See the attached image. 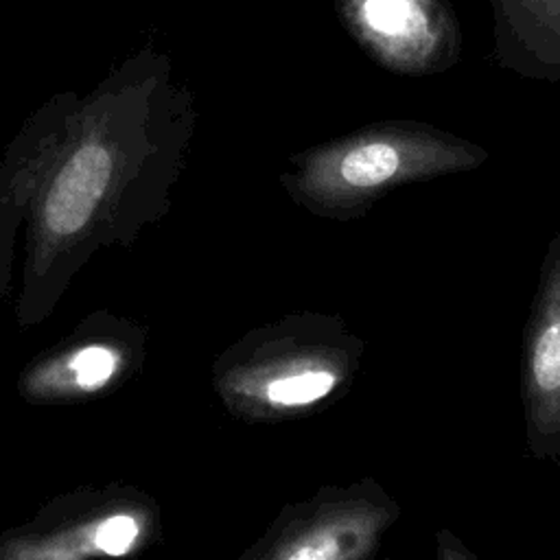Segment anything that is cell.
I'll return each instance as SVG.
<instances>
[{
  "label": "cell",
  "mask_w": 560,
  "mask_h": 560,
  "mask_svg": "<svg viewBox=\"0 0 560 560\" xmlns=\"http://www.w3.org/2000/svg\"><path fill=\"white\" fill-rule=\"evenodd\" d=\"M354 18L381 52L420 66L438 46V18L429 0H357Z\"/></svg>",
  "instance_id": "6da1fadb"
},
{
  "label": "cell",
  "mask_w": 560,
  "mask_h": 560,
  "mask_svg": "<svg viewBox=\"0 0 560 560\" xmlns=\"http://www.w3.org/2000/svg\"><path fill=\"white\" fill-rule=\"evenodd\" d=\"M112 175V155L98 144L81 147L57 175L46 199V223L55 234L81 230Z\"/></svg>",
  "instance_id": "7a4b0ae2"
},
{
  "label": "cell",
  "mask_w": 560,
  "mask_h": 560,
  "mask_svg": "<svg viewBox=\"0 0 560 560\" xmlns=\"http://www.w3.org/2000/svg\"><path fill=\"white\" fill-rule=\"evenodd\" d=\"M527 385L529 400L538 409V422L560 418V276L549 284L529 337Z\"/></svg>",
  "instance_id": "3957f363"
},
{
  "label": "cell",
  "mask_w": 560,
  "mask_h": 560,
  "mask_svg": "<svg viewBox=\"0 0 560 560\" xmlns=\"http://www.w3.org/2000/svg\"><path fill=\"white\" fill-rule=\"evenodd\" d=\"M335 385V376L326 370L302 372L278 378L269 385V398L280 405H304L326 396Z\"/></svg>",
  "instance_id": "277c9868"
},
{
  "label": "cell",
  "mask_w": 560,
  "mask_h": 560,
  "mask_svg": "<svg viewBox=\"0 0 560 560\" xmlns=\"http://www.w3.org/2000/svg\"><path fill=\"white\" fill-rule=\"evenodd\" d=\"M74 374L77 381L83 385H101L105 383L114 368H116V357L107 348H85L74 357Z\"/></svg>",
  "instance_id": "5b68a950"
},
{
  "label": "cell",
  "mask_w": 560,
  "mask_h": 560,
  "mask_svg": "<svg viewBox=\"0 0 560 560\" xmlns=\"http://www.w3.org/2000/svg\"><path fill=\"white\" fill-rule=\"evenodd\" d=\"M136 534H138V525H136L133 518L112 516L98 527L94 542L101 551L118 556V553H125L131 547Z\"/></svg>",
  "instance_id": "8992f818"
}]
</instances>
